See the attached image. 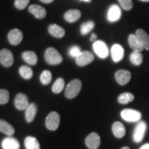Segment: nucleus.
<instances>
[{
	"instance_id": "1a4fd4ad",
	"label": "nucleus",
	"mask_w": 149,
	"mask_h": 149,
	"mask_svg": "<svg viewBox=\"0 0 149 149\" xmlns=\"http://www.w3.org/2000/svg\"><path fill=\"white\" fill-rule=\"evenodd\" d=\"M85 143L89 149H97L101 144L100 137L97 133H91L86 138Z\"/></svg>"
},
{
	"instance_id": "c756f323",
	"label": "nucleus",
	"mask_w": 149,
	"mask_h": 149,
	"mask_svg": "<svg viewBox=\"0 0 149 149\" xmlns=\"http://www.w3.org/2000/svg\"><path fill=\"white\" fill-rule=\"evenodd\" d=\"M19 74L24 79H29L33 77V72L32 68L27 66H22L19 68Z\"/></svg>"
},
{
	"instance_id": "e433bc0d",
	"label": "nucleus",
	"mask_w": 149,
	"mask_h": 149,
	"mask_svg": "<svg viewBox=\"0 0 149 149\" xmlns=\"http://www.w3.org/2000/svg\"><path fill=\"white\" fill-rule=\"evenodd\" d=\"M43 3H52L54 0H40Z\"/></svg>"
},
{
	"instance_id": "9b49d317",
	"label": "nucleus",
	"mask_w": 149,
	"mask_h": 149,
	"mask_svg": "<svg viewBox=\"0 0 149 149\" xmlns=\"http://www.w3.org/2000/svg\"><path fill=\"white\" fill-rule=\"evenodd\" d=\"M121 15L122 11L118 6L113 4L110 6L107 13V18L109 22H115L118 21L121 18Z\"/></svg>"
},
{
	"instance_id": "ddd939ff",
	"label": "nucleus",
	"mask_w": 149,
	"mask_h": 149,
	"mask_svg": "<svg viewBox=\"0 0 149 149\" xmlns=\"http://www.w3.org/2000/svg\"><path fill=\"white\" fill-rule=\"evenodd\" d=\"M14 103L17 109L20 110V111L26 110L28 106L29 105L28 97L24 93H18L17 95L15 98Z\"/></svg>"
},
{
	"instance_id": "dca6fc26",
	"label": "nucleus",
	"mask_w": 149,
	"mask_h": 149,
	"mask_svg": "<svg viewBox=\"0 0 149 149\" xmlns=\"http://www.w3.org/2000/svg\"><path fill=\"white\" fill-rule=\"evenodd\" d=\"M29 10L35 17L40 19H44L46 15V10L45 8L37 4H32L30 6Z\"/></svg>"
},
{
	"instance_id": "4468645a",
	"label": "nucleus",
	"mask_w": 149,
	"mask_h": 149,
	"mask_svg": "<svg viewBox=\"0 0 149 149\" xmlns=\"http://www.w3.org/2000/svg\"><path fill=\"white\" fill-rule=\"evenodd\" d=\"M1 147L3 149H19L20 144L16 138L8 136L1 141Z\"/></svg>"
},
{
	"instance_id": "393cba45",
	"label": "nucleus",
	"mask_w": 149,
	"mask_h": 149,
	"mask_svg": "<svg viewBox=\"0 0 149 149\" xmlns=\"http://www.w3.org/2000/svg\"><path fill=\"white\" fill-rule=\"evenodd\" d=\"M24 144L26 149H41L38 140L33 136H29L26 137L24 140Z\"/></svg>"
},
{
	"instance_id": "f03ea898",
	"label": "nucleus",
	"mask_w": 149,
	"mask_h": 149,
	"mask_svg": "<svg viewBox=\"0 0 149 149\" xmlns=\"http://www.w3.org/2000/svg\"><path fill=\"white\" fill-rule=\"evenodd\" d=\"M81 89V81L77 79H73L67 85L65 91V95L68 99H72L77 96Z\"/></svg>"
},
{
	"instance_id": "f3484780",
	"label": "nucleus",
	"mask_w": 149,
	"mask_h": 149,
	"mask_svg": "<svg viewBox=\"0 0 149 149\" xmlns=\"http://www.w3.org/2000/svg\"><path fill=\"white\" fill-rule=\"evenodd\" d=\"M135 35L143 47L145 49L149 50V35L146 31L143 29H137L136 31Z\"/></svg>"
},
{
	"instance_id": "c85d7f7f",
	"label": "nucleus",
	"mask_w": 149,
	"mask_h": 149,
	"mask_svg": "<svg viewBox=\"0 0 149 149\" xmlns=\"http://www.w3.org/2000/svg\"><path fill=\"white\" fill-rule=\"evenodd\" d=\"M134 100V95L130 93H122L118 97V102L121 104H126Z\"/></svg>"
},
{
	"instance_id": "cd10ccee",
	"label": "nucleus",
	"mask_w": 149,
	"mask_h": 149,
	"mask_svg": "<svg viewBox=\"0 0 149 149\" xmlns=\"http://www.w3.org/2000/svg\"><path fill=\"white\" fill-rule=\"evenodd\" d=\"M64 84L65 81L64 79L59 77L54 83L53 87H52V91H53L54 93H56V94L61 93L64 88Z\"/></svg>"
},
{
	"instance_id": "a211bd4d",
	"label": "nucleus",
	"mask_w": 149,
	"mask_h": 149,
	"mask_svg": "<svg viewBox=\"0 0 149 149\" xmlns=\"http://www.w3.org/2000/svg\"><path fill=\"white\" fill-rule=\"evenodd\" d=\"M128 41L130 47L133 50V51L139 52V53H141V52L144 49V48L143 47V46L141 45V43L139 42V41L138 40V39L136 37L135 35L130 34L129 36H128Z\"/></svg>"
},
{
	"instance_id": "7c9ffc66",
	"label": "nucleus",
	"mask_w": 149,
	"mask_h": 149,
	"mask_svg": "<svg viewBox=\"0 0 149 149\" xmlns=\"http://www.w3.org/2000/svg\"><path fill=\"white\" fill-rule=\"evenodd\" d=\"M52 79V74L49 70H44L40 75V81L42 84L48 85L51 83Z\"/></svg>"
},
{
	"instance_id": "7ed1b4c3",
	"label": "nucleus",
	"mask_w": 149,
	"mask_h": 149,
	"mask_svg": "<svg viewBox=\"0 0 149 149\" xmlns=\"http://www.w3.org/2000/svg\"><path fill=\"white\" fill-rule=\"evenodd\" d=\"M121 117L124 120L128 122H135L140 120L141 114L140 112L134 109H126L121 112Z\"/></svg>"
},
{
	"instance_id": "5701e85b",
	"label": "nucleus",
	"mask_w": 149,
	"mask_h": 149,
	"mask_svg": "<svg viewBox=\"0 0 149 149\" xmlns=\"http://www.w3.org/2000/svg\"><path fill=\"white\" fill-rule=\"evenodd\" d=\"M22 59L24 61L30 65L34 66L37 63V56L33 51H25L22 55Z\"/></svg>"
},
{
	"instance_id": "6e6552de",
	"label": "nucleus",
	"mask_w": 149,
	"mask_h": 149,
	"mask_svg": "<svg viewBox=\"0 0 149 149\" xmlns=\"http://www.w3.org/2000/svg\"><path fill=\"white\" fill-rule=\"evenodd\" d=\"M14 58L13 53L8 49H2L0 51V63L5 67H10L13 64Z\"/></svg>"
},
{
	"instance_id": "423d86ee",
	"label": "nucleus",
	"mask_w": 149,
	"mask_h": 149,
	"mask_svg": "<svg viewBox=\"0 0 149 149\" xmlns=\"http://www.w3.org/2000/svg\"><path fill=\"white\" fill-rule=\"evenodd\" d=\"M93 47L95 53L100 58L105 59L109 56V48L105 42L100 40L96 41L93 44Z\"/></svg>"
},
{
	"instance_id": "4be33fe9",
	"label": "nucleus",
	"mask_w": 149,
	"mask_h": 149,
	"mask_svg": "<svg viewBox=\"0 0 149 149\" xmlns=\"http://www.w3.org/2000/svg\"><path fill=\"white\" fill-rule=\"evenodd\" d=\"M37 108L36 104L34 103L30 104L28 107L26 109L25 112V117L26 120L28 122H33V120L35 119V115L37 114Z\"/></svg>"
},
{
	"instance_id": "20e7f679",
	"label": "nucleus",
	"mask_w": 149,
	"mask_h": 149,
	"mask_svg": "<svg viewBox=\"0 0 149 149\" xmlns=\"http://www.w3.org/2000/svg\"><path fill=\"white\" fill-rule=\"evenodd\" d=\"M60 122V116L57 112L53 111L49 113L46 119V126L50 130H55L58 128Z\"/></svg>"
},
{
	"instance_id": "f257e3e1",
	"label": "nucleus",
	"mask_w": 149,
	"mask_h": 149,
	"mask_svg": "<svg viewBox=\"0 0 149 149\" xmlns=\"http://www.w3.org/2000/svg\"><path fill=\"white\" fill-rule=\"evenodd\" d=\"M46 61L50 65H57L61 63L63 60L62 56L55 48H48L45 51Z\"/></svg>"
},
{
	"instance_id": "c9c22d12",
	"label": "nucleus",
	"mask_w": 149,
	"mask_h": 149,
	"mask_svg": "<svg viewBox=\"0 0 149 149\" xmlns=\"http://www.w3.org/2000/svg\"><path fill=\"white\" fill-rule=\"evenodd\" d=\"M97 38V35L95 34H94V33H93L92 35H91V41H95L96 40Z\"/></svg>"
},
{
	"instance_id": "ea45409f",
	"label": "nucleus",
	"mask_w": 149,
	"mask_h": 149,
	"mask_svg": "<svg viewBox=\"0 0 149 149\" xmlns=\"http://www.w3.org/2000/svg\"><path fill=\"white\" fill-rule=\"evenodd\" d=\"M139 1H144V2H149V0H139Z\"/></svg>"
},
{
	"instance_id": "412c9836",
	"label": "nucleus",
	"mask_w": 149,
	"mask_h": 149,
	"mask_svg": "<svg viewBox=\"0 0 149 149\" xmlns=\"http://www.w3.org/2000/svg\"><path fill=\"white\" fill-rule=\"evenodd\" d=\"M113 133L117 138H122L126 133V128L123 124L120 122H115L112 126Z\"/></svg>"
},
{
	"instance_id": "9d476101",
	"label": "nucleus",
	"mask_w": 149,
	"mask_h": 149,
	"mask_svg": "<svg viewBox=\"0 0 149 149\" xmlns=\"http://www.w3.org/2000/svg\"><path fill=\"white\" fill-rule=\"evenodd\" d=\"M115 77L119 84L124 86L129 82L130 78H131V74L128 70H119L115 72Z\"/></svg>"
},
{
	"instance_id": "bb28decb",
	"label": "nucleus",
	"mask_w": 149,
	"mask_h": 149,
	"mask_svg": "<svg viewBox=\"0 0 149 149\" xmlns=\"http://www.w3.org/2000/svg\"><path fill=\"white\" fill-rule=\"evenodd\" d=\"M95 27V23L93 21H88L83 23L80 27V32L83 35L88 34Z\"/></svg>"
},
{
	"instance_id": "b1692460",
	"label": "nucleus",
	"mask_w": 149,
	"mask_h": 149,
	"mask_svg": "<svg viewBox=\"0 0 149 149\" xmlns=\"http://www.w3.org/2000/svg\"><path fill=\"white\" fill-rule=\"evenodd\" d=\"M15 128L11 124L6 121L0 120V132L8 136H11L15 133Z\"/></svg>"
},
{
	"instance_id": "72a5a7b5",
	"label": "nucleus",
	"mask_w": 149,
	"mask_h": 149,
	"mask_svg": "<svg viewBox=\"0 0 149 149\" xmlns=\"http://www.w3.org/2000/svg\"><path fill=\"white\" fill-rule=\"evenodd\" d=\"M81 53V49L77 46H72L71 48H70L69 51H68V53H69L70 56H71L72 57H74V58H76V57H78Z\"/></svg>"
},
{
	"instance_id": "f8f14e48",
	"label": "nucleus",
	"mask_w": 149,
	"mask_h": 149,
	"mask_svg": "<svg viewBox=\"0 0 149 149\" xmlns=\"http://www.w3.org/2000/svg\"><path fill=\"white\" fill-rule=\"evenodd\" d=\"M23 39V34L22 31L19 29L11 30L8 34V40L10 44L16 46L20 44Z\"/></svg>"
},
{
	"instance_id": "473e14b6",
	"label": "nucleus",
	"mask_w": 149,
	"mask_h": 149,
	"mask_svg": "<svg viewBox=\"0 0 149 149\" xmlns=\"http://www.w3.org/2000/svg\"><path fill=\"white\" fill-rule=\"evenodd\" d=\"M121 6L125 10H130L133 7V3L132 0H118Z\"/></svg>"
},
{
	"instance_id": "39448f33",
	"label": "nucleus",
	"mask_w": 149,
	"mask_h": 149,
	"mask_svg": "<svg viewBox=\"0 0 149 149\" xmlns=\"http://www.w3.org/2000/svg\"><path fill=\"white\" fill-rule=\"evenodd\" d=\"M147 128L146 123L144 121H141L136 125L133 135V140L136 143H139L144 139L145 133Z\"/></svg>"
},
{
	"instance_id": "4c0bfd02",
	"label": "nucleus",
	"mask_w": 149,
	"mask_h": 149,
	"mask_svg": "<svg viewBox=\"0 0 149 149\" xmlns=\"http://www.w3.org/2000/svg\"><path fill=\"white\" fill-rule=\"evenodd\" d=\"M139 149H149V144H145Z\"/></svg>"
},
{
	"instance_id": "2eb2a0df",
	"label": "nucleus",
	"mask_w": 149,
	"mask_h": 149,
	"mask_svg": "<svg viewBox=\"0 0 149 149\" xmlns=\"http://www.w3.org/2000/svg\"><path fill=\"white\" fill-rule=\"evenodd\" d=\"M124 48L120 44H114L111 48V57L115 62L121 61L124 57Z\"/></svg>"
},
{
	"instance_id": "58836bf2",
	"label": "nucleus",
	"mask_w": 149,
	"mask_h": 149,
	"mask_svg": "<svg viewBox=\"0 0 149 149\" xmlns=\"http://www.w3.org/2000/svg\"><path fill=\"white\" fill-rule=\"evenodd\" d=\"M120 149H130V148H129V147H128V146H124V147H122V148H120Z\"/></svg>"
},
{
	"instance_id": "aec40b11",
	"label": "nucleus",
	"mask_w": 149,
	"mask_h": 149,
	"mask_svg": "<svg viewBox=\"0 0 149 149\" xmlns=\"http://www.w3.org/2000/svg\"><path fill=\"white\" fill-rule=\"evenodd\" d=\"M81 12L77 9H72L68 10L64 14V19L66 22L70 23H73L77 21L81 17Z\"/></svg>"
},
{
	"instance_id": "a878e982",
	"label": "nucleus",
	"mask_w": 149,
	"mask_h": 149,
	"mask_svg": "<svg viewBox=\"0 0 149 149\" xmlns=\"http://www.w3.org/2000/svg\"><path fill=\"white\" fill-rule=\"evenodd\" d=\"M130 60L135 66H139L143 61V56L139 52L133 51L130 55Z\"/></svg>"
},
{
	"instance_id": "a19ab883",
	"label": "nucleus",
	"mask_w": 149,
	"mask_h": 149,
	"mask_svg": "<svg viewBox=\"0 0 149 149\" xmlns=\"http://www.w3.org/2000/svg\"><path fill=\"white\" fill-rule=\"evenodd\" d=\"M82 1H86V2H89V1H91V0H82Z\"/></svg>"
},
{
	"instance_id": "2f4dec72",
	"label": "nucleus",
	"mask_w": 149,
	"mask_h": 149,
	"mask_svg": "<svg viewBox=\"0 0 149 149\" xmlns=\"http://www.w3.org/2000/svg\"><path fill=\"white\" fill-rule=\"evenodd\" d=\"M10 98L9 92L6 89H0V104L8 103Z\"/></svg>"
},
{
	"instance_id": "0eeeda50",
	"label": "nucleus",
	"mask_w": 149,
	"mask_h": 149,
	"mask_svg": "<svg viewBox=\"0 0 149 149\" xmlns=\"http://www.w3.org/2000/svg\"><path fill=\"white\" fill-rule=\"evenodd\" d=\"M94 60V55L89 51H83L75 58L76 64L79 66H86Z\"/></svg>"
},
{
	"instance_id": "6ab92c4d",
	"label": "nucleus",
	"mask_w": 149,
	"mask_h": 149,
	"mask_svg": "<svg viewBox=\"0 0 149 149\" xmlns=\"http://www.w3.org/2000/svg\"><path fill=\"white\" fill-rule=\"evenodd\" d=\"M48 29L50 34L56 38H61L65 35V30L57 24H51Z\"/></svg>"
},
{
	"instance_id": "f704fd0d",
	"label": "nucleus",
	"mask_w": 149,
	"mask_h": 149,
	"mask_svg": "<svg viewBox=\"0 0 149 149\" xmlns=\"http://www.w3.org/2000/svg\"><path fill=\"white\" fill-rule=\"evenodd\" d=\"M30 0H15V6L19 10H23L29 4Z\"/></svg>"
}]
</instances>
